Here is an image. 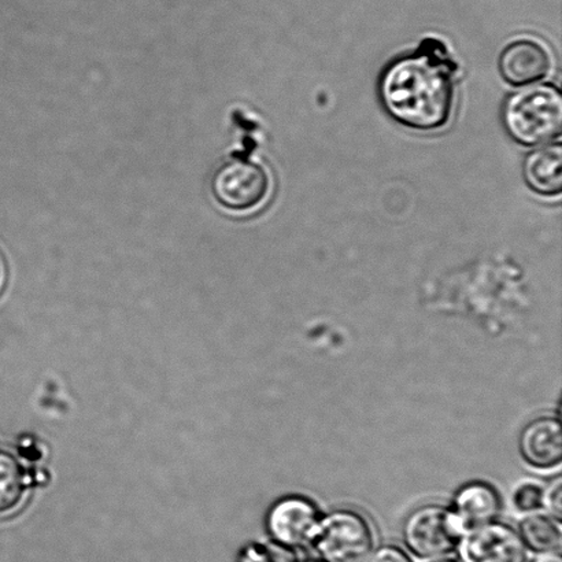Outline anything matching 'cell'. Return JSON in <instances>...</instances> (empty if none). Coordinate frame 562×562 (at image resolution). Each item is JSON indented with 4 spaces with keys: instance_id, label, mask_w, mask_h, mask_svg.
<instances>
[{
    "instance_id": "7c38bea8",
    "label": "cell",
    "mask_w": 562,
    "mask_h": 562,
    "mask_svg": "<svg viewBox=\"0 0 562 562\" xmlns=\"http://www.w3.org/2000/svg\"><path fill=\"white\" fill-rule=\"evenodd\" d=\"M519 533L528 550L537 554L559 552L561 525L547 514H528L521 520Z\"/></svg>"
},
{
    "instance_id": "9c48e42d",
    "label": "cell",
    "mask_w": 562,
    "mask_h": 562,
    "mask_svg": "<svg viewBox=\"0 0 562 562\" xmlns=\"http://www.w3.org/2000/svg\"><path fill=\"white\" fill-rule=\"evenodd\" d=\"M519 450L527 464L536 470L559 468L562 461L560 418L542 416L528 423L520 434Z\"/></svg>"
},
{
    "instance_id": "52a82bcc",
    "label": "cell",
    "mask_w": 562,
    "mask_h": 562,
    "mask_svg": "<svg viewBox=\"0 0 562 562\" xmlns=\"http://www.w3.org/2000/svg\"><path fill=\"white\" fill-rule=\"evenodd\" d=\"M460 562H528V549L519 531L505 522L492 525L462 537Z\"/></svg>"
},
{
    "instance_id": "30bf717a",
    "label": "cell",
    "mask_w": 562,
    "mask_h": 562,
    "mask_svg": "<svg viewBox=\"0 0 562 562\" xmlns=\"http://www.w3.org/2000/svg\"><path fill=\"white\" fill-rule=\"evenodd\" d=\"M501 497L492 484L471 482L464 484L454 494L450 509L453 512L462 533L467 536L492 522L497 521L501 514Z\"/></svg>"
},
{
    "instance_id": "4fadbf2b",
    "label": "cell",
    "mask_w": 562,
    "mask_h": 562,
    "mask_svg": "<svg viewBox=\"0 0 562 562\" xmlns=\"http://www.w3.org/2000/svg\"><path fill=\"white\" fill-rule=\"evenodd\" d=\"M25 493V475L19 460L0 450V515L9 514L21 504Z\"/></svg>"
},
{
    "instance_id": "7a4b0ae2",
    "label": "cell",
    "mask_w": 562,
    "mask_h": 562,
    "mask_svg": "<svg viewBox=\"0 0 562 562\" xmlns=\"http://www.w3.org/2000/svg\"><path fill=\"white\" fill-rule=\"evenodd\" d=\"M512 139L522 146H543L561 134L562 98L552 85H532L512 93L503 109Z\"/></svg>"
},
{
    "instance_id": "277c9868",
    "label": "cell",
    "mask_w": 562,
    "mask_h": 562,
    "mask_svg": "<svg viewBox=\"0 0 562 562\" xmlns=\"http://www.w3.org/2000/svg\"><path fill=\"white\" fill-rule=\"evenodd\" d=\"M402 537L413 555L429 561L453 553L464 533L450 508L427 504L406 517Z\"/></svg>"
},
{
    "instance_id": "2e32d148",
    "label": "cell",
    "mask_w": 562,
    "mask_h": 562,
    "mask_svg": "<svg viewBox=\"0 0 562 562\" xmlns=\"http://www.w3.org/2000/svg\"><path fill=\"white\" fill-rule=\"evenodd\" d=\"M367 562H415L404 549L395 544H385V547L374 550Z\"/></svg>"
},
{
    "instance_id": "6da1fadb",
    "label": "cell",
    "mask_w": 562,
    "mask_h": 562,
    "mask_svg": "<svg viewBox=\"0 0 562 562\" xmlns=\"http://www.w3.org/2000/svg\"><path fill=\"white\" fill-rule=\"evenodd\" d=\"M379 98L390 117L406 128L442 130L453 114V68L426 48L395 58L380 76Z\"/></svg>"
},
{
    "instance_id": "ffe728a7",
    "label": "cell",
    "mask_w": 562,
    "mask_h": 562,
    "mask_svg": "<svg viewBox=\"0 0 562 562\" xmlns=\"http://www.w3.org/2000/svg\"><path fill=\"white\" fill-rule=\"evenodd\" d=\"M303 562H317V561H303Z\"/></svg>"
},
{
    "instance_id": "3957f363",
    "label": "cell",
    "mask_w": 562,
    "mask_h": 562,
    "mask_svg": "<svg viewBox=\"0 0 562 562\" xmlns=\"http://www.w3.org/2000/svg\"><path fill=\"white\" fill-rule=\"evenodd\" d=\"M312 547L322 562H367L376 548V532L360 512L336 509L322 517Z\"/></svg>"
},
{
    "instance_id": "ba28073f",
    "label": "cell",
    "mask_w": 562,
    "mask_h": 562,
    "mask_svg": "<svg viewBox=\"0 0 562 562\" xmlns=\"http://www.w3.org/2000/svg\"><path fill=\"white\" fill-rule=\"evenodd\" d=\"M552 68V54L536 38H516L501 53V75L505 81L515 87L538 85L550 75Z\"/></svg>"
},
{
    "instance_id": "ac0fdd59",
    "label": "cell",
    "mask_w": 562,
    "mask_h": 562,
    "mask_svg": "<svg viewBox=\"0 0 562 562\" xmlns=\"http://www.w3.org/2000/svg\"><path fill=\"white\" fill-rule=\"evenodd\" d=\"M428 562H460V561L456 560V559L448 558V555H446V558L434 559V560H429Z\"/></svg>"
},
{
    "instance_id": "5bb4252c",
    "label": "cell",
    "mask_w": 562,
    "mask_h": 562,
    "mask_svg": "<svg viewBox=\"0 0 562 562\" xmlns=\"http://www.w3.org/2000/svg\"><path fill=\"white\" fill-rule=\"evenodd\" d=\"M543 487L538 483L527 482L516 488L514 494L515 508L522 514H533L542 509Z\"/></svg>"
},
{
    "instance_id": "8fae6325",
    "label": "cell",
    "mask_w": 562,
    "mask_h": 562,
    "mask_svg": "<svg viewBox=\"0 0 562 562\" xmlns=\"http://www.w3.org/2000/svg\"><path fill=\"white\" fill-rule=\"evenodd\" d=\"M528 187L538 195L559 196L562 190V150L559 142L528 154L525 167Z\"/></svg>"
},
{
    "instance_id": "e0dca14e",
    "label": "cell",
    "mask_w": 562,
    "mask_h": 562,
    "mask_svg": "<svg viewBox=\"0 0 562 562\" xmlns=\"http://www.w3.org/2000/svg\"><path fill=\"white\" fill-rule=\"evenodd\" d=\"M532 562H562L560 552H552L539 555L538 559Z\"/></svg>"
},
{
    "instance_id": "d6986e66",
    "label": "cell",
    "mask_w": 562,
    "mask_h": 562,
    "mask_svg": "<svg viewBox=\"0 0 562 562\" xmlns=\"http://www.w3.org/2000/svg\"><path fill=\"white\" fill-rule=\"evenodd\" d=\"M0 280H2V266H0Z\"/></svg>"
},
{
    "instance_id": "9a60e30c",
    "label": "cell",
    "mask_w": 562,
    "mask_h": 562,
    "mask_svg": "<svg viewBox=\"0 0 562 562\" xmlns=\"http://www.w3.org/2000/svg\"><path fill=\"white\" fill-rule=\"evenodd\" d=\"M542 508L547 515L561 521L562 516V479L555 476L547 488H543Z\"/></svg>"
},
{
    "instance_id": "5b68a950",
    "label": "cell",
    "mask_w": 562,
    "mask_h": 562,
    "mask_svg": "<svg viewBox=\"0 0 562 562\" xmlns=\"http://www.w3.org/2000/svg\"><path fill=\"white\" fill-rule=\"evenodd\" d=\"M269 191L271 178L267 169L250 159H229L213 175L214 200L228 211H252L266 202Z\"/></svg>"
},
{
    "instance_id": "8992f818",
    "label": "cell",
    "mask_w": 562,
    "mask_h": 562,
    "mask_svg": "<svg viewBox=\"0 0 562 562\" xmlns=\"http://www.w3.org/2000/svg\"><path fill=\"white\" fill-rule=\"evenodd\" d=\"M318 506L303 495H286L271 506L267 530L272 541L286 552L311 547L322 521Z\"/></svg>"
}]
</instances>
